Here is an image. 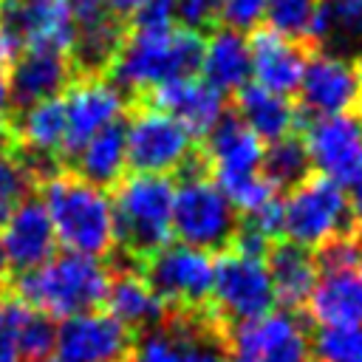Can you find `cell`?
I'll return each mask as SVG.
<instances>
[{"instance_id": "cell-5", "label": "cell", "mask_w": 362, "mask_h": 362, "mask_svg": "<svg viewBox=\"0 0 362 362\" xmlns=\"http://www.w3.org/2000/svg\"><path fill=\"white\" fill-rule=\"evenodd\" d=\"M238 223V209L215 187V181L204 175L201 158L192 156L181 170V181L175 184L173 235L184 246L201 252H223L229 249Z\"/></svg>"}, {"instance_id": "cell-38", "label": "cell", "mask_w": 362, "mask_h": 362, "mask_svg": "<svg viewBox=\"0 0 362 362\" xmlns=\"http://www.w3.org/2000/svg\"><path fill=\"white\" fill-rule=\"evenodd\" d=\"M243 223L252 226L257 235H263L269 243H274L283 235V201H277V198L266 201L263 206H257L255 212H249Z\"/></svg>"}, {"instance_id": "cell-1", "label": "cell", "mask_w": 362, "mask_h": 362, "mask_svg": "<svg viewBox=\"0 0 362 362\" xmlns=\"http://www.w3.org/2000/svg\"><path fill=\"white\" fill-rule=\"evenodd\" d=\"M204 34L184 25L127 28V37L110 62V82L124 93L147 96L156 88L201 71Z\"/></svg>"}, {"instance_id": "cell-25", "label": "cell", "mask_w": 362, "mask_h": 362, "mask_svg": "<svg viewBox=\"0 0 362 362\" xmlns=\"http://www.w3.org/2000/svg\"><path fill=\"white\" fill-rule=\"evenodd\" d=\"M235 116L260 141H269V144L291 136L303 124L300 107H294L288 96L272 93L260 85H243L235 93Z\"/></svg>"}, {"instance_id": "cell-26", "label": "cell", "mask_w": 362, "mask_h": 362, "mask_svg": "<svg viewBox=\"0 0 362 362\" xmlns=\"http://www.w3.org/2000/svg\"><path fill=\"white\" fill-rule=\"evenodd\" d=\"M201 74H204V82L212 85L218 93H238L243 85H249V76H252L249 40L240 31H232L226 25L215 28L204 40Z\"/></svg>"}, {"instance_id": "cell-6", "label": "cell", "mask_w": 362, "mask_h": 362, "mask_svg": "<svg viewBox=\"0 0 362 362\" xmlns=\"http://www.w3.org/2000/svg\"><path fill=\"white\" fill-rule=\"evenodd\" d=\"M173 195L175 184L167 175L133 173L116 184L113 223L116 243H122L136 257L167 246L173 235Z\"/></svg>"}, {"instance_id": "cell-15", "label": "cell", "mask_w": 362, "mask_h": 362, "mask_svg": "<svg viewBox=\"0 0 362 362\" xmlns=\"http://www.w3.org/2000/svg\"><path fill=\"white\" fill-rule=\"evenodd\" d=\"M232 354L249 362H311V339L291 311H269L229 334Z\"/></svg>"}, {"instance_id": "cell-10", "label": "cell", "mask_w": 362, "mask_h": 362, "mask_svg": "<svg viewBox=\"0 0 362 362\" xmlns=\"http://www.w3.org/2000/svg\"><path fill=\"white\" fill-rule=\"evenodd\" d=\"M127 167L147 175L181 173L195 156V139L153 105L136 107L124 124Z\"/></svg>"}, {"instance_id": "cell-11", "label": "cell", "mask_w": 362, "mask_h": 362, "mask_svg": "<svg viewBox=\"0 0 362 362\" xmlns=\"http://www.w3.org/2000/svg\"><path fill=\"white\" fill-rule=\"evenodd\" d=\"M303 147L311 167L320 175L342 184H354L362 175V116L337 113L317 116L303 124Z\"/></svg>"}, {"instance_id": "cell-36", "label": "cell", "mask_w": 362, "mask_h": 362, "mask_svg": "<svg viewBox=\"0 0 362 362\" xmlns=\"http://www.w3.org/2000/svg\"><path fill=\"white\" fill-rule=\"evenodd\" d=\"M266 6L269 0H223L221 20L232 31H252L266 20Z\"/></svg>"}, {"instance_id": "cell-7", "label": "cell", "mask_w": 362, "mask_h": 362, "mask_svg": "<svg viewBox=\"0 0 362 362\" xmlns=\"http://www.w3.org/2000/svg\"><path fill=\"white\" fill-rule=\"evenodd\" d=\"M209 300L212 305L206 314L223 334H229L235 325H243L269 314L274 305V291H272L266 260L223 249L212 266Z\"/></svg>"}, {"instance_id": "cell-20", "label": "cell", "mask_w": 362, "mask_h": 362, "mask_svg": "<svg viewBox=\"0 0 362 362\" xmlns=\"http://www.w3.org/2000/svg\"><path fill=\"white\" fill-rule=\"evenodd\" d=\"M76 71L65 51L54 48H23L14 57L11 74H8V90L11 105L28 107L45 99H57L68 85L74 82Z\"/></svg>"}, {"instance_id": "cell-44", "label": "cell", "mask_w": 362, "mask_h": 362, "mask_svg": "<svg viewBox=\"0 0 362 362\" xmlns=\"http://www.w3.org/2000/svg\"><path fill=\"white\" fill-rule=\"evenodd\" d=\"M25 362H57V359H51V356H40V359H25Z\"/></svg>"}, {"instance_id": "cell-45", "label": "cell", "mask_w": 362, "mask_h": 362, "mask_svg": "<svg viewBox=\"0 0 362 362\" xmlns=\"http://www.w3.org/2000/svg\"><path fill=\"white\" fill-rule=\"evenodd\" d=\"M229 362H249V359H243V356H238V354H232V359Z\"/></svg>"}, {"instance_id": "cell-19", "label": "cell", "mask_w": 362, "mask_h": 362, "mask_svg": "<svg viewBox=\"0 0 362 362\" xmlns=\"http://www.w3.org/2000/svg\"><path fill=\"white\" fill-rule=\"evenodd\" d=\"M0 246L6 266L17 274L31 272L57 255V235L40 198L14 204L0 226Z\"/></svg>"}, {"instance_id": "cell-12", "label": "cell", "mask_w": 362, "mask_h": 362, "mask_svg": "<svg viewBox=\"0 0 362 362\" xmlns=\"http://www.w3.org/2000/svg\"><path fill=\"white\" fill-rule=\"evenodd\" d=\"M226 334L195 314H181L167 328H153L139 345H133L124 362H226Z\"/></svg>"}, {"instance_id": "cell-29", "label": "cell", "mask_w": 362, "mask_h": 362, "mask_svg": "<svg viewBox=\"0 0 362 362\" xmlns=\"http://www.w3.org/2000/svg\"><path fill=\"white\" fill-rule=\"evenodd\" d=\"M11 136L20 141V147L31 158L62 156V144H65V105H62V96L20 107V116L11 122Z\"/></svg>"}, {"instance_id": "cell-28", "label": "cell", "mask_w": 362, "mask_h": 362, "mask_svg": "<svg viewBox=\"0 0 362 362\" xmlns=\"http://www.w3.org/2000/svg\"><path fill=\"white\" fill-rule=\"evenodd\" d=\"M105 303H107V314L116 317L130 331H153L164 322L167 314V305L139 272L113 274Z\"/></svg>"}, {"instance_id": "cell-27", "label": "cell", "mask_w": 362, "mask_h": 362, "mask_svg": "<svg viewBox=\"0 0 362 362\" xmlns=\"http://www.w3.org/2000/svg\"><path fill=\"white\" fill-rule=\"evenodd\" d=\"M266 269H269L274 303L286 308L305 305L320 277L314 252L297 243H274L266 255Z\"/></svg>"}, {"instance_id": "cell-8", "label": "cell", "mask_w": 362, "mask_h": 362, "mask_svg": "<svg viewBox=\"0 0 362 362\" xmlns=\"http://www.w3.org/2000/svg\"><path fill=\"white\" fill-rule=\"evenodd\" d=\"M351 226L354 215L345 189L320 173L288 189V198L283 201V235H288V243L303 249L317 252Z\"/></svg>"}, {"instance_id": "cell-13", "label": "cell", "mask_w": 362, "mask_h": 362, "mask_svg": "<svg viewBox=\"0 0 362 362\" xmlns=\"http://www.w3.org/2000/svg\"><path fill=\"white\" fill-rule=\"evenodd\" d=\"M57 362H124L133 351V331L107 311H85L57 325Z\"/></svg>"}, {"instance_id": "cell-31", "label": "cell", "mask_w": 362, "mask_h": 362, "mask_svg": "<svg viewBox=\"0 0 362 362\" xmlns=\"http://www.w3.org/2000/svg\"><path fill=\"white\" fill-rule=\"evenodd\" d=\"M305 42H339L342 48L362 42V0H320Z\"/></svg>"}, {"instance_id": "cell-2", "label": "cell", "mask_w": 362, "mask_h": 362, "mask_svg": "<svg viewBox=\"0 0 362 362\" xmlns=\"http://www.w3.org/2000/svg\"><path fill=\"white\" fill-rule=\"evenodd\" d=\"M40 201L48 212L57 243H62L65 252L96 260L113 252L116 223L107 189H99L74 173H51L42 181Z\"/></svg>"}, {"instance_id": "cell-21", "label": "cell", "mask_w": 362, "mask_h": 362, "mask_svg": "<svg viewBox=\"0 0 362 362\" xmlns=\"http://www.w3.org/2000/svg\"><path fill=\"white\" fill-rule=\"evenodd\" d=\"M249 57H252V74L257 79L255 85L280 96H291L300 88L303 68L308 59L305 42L283 37L272 28H255L249 40Z\"/></svg>"}, {"instance_id": "cell-32", "label": "cell", "mask_w": 362, "mask_h": 362, "mask_svg": "<svg viewBox=\"0 0 362 362\" xmlns=\"http://www.w3.org/2000/svg\"><path fill=\"white\" fill-rule=\"evenodd\" d=\"M260 173L269 178L274 189H294L300 181H305L311 175V161L303 147V139L291 133L280 141H272L263 150Z\"/></svg>"}, {"instance_id": "cell-18", "label": "cell", "mask_w": 362, "mask_h": 362, "mask_svg": "<svg viewBox=\"0 0 362 362\" xmlns=\"http://www.w3.org/2000/svg\"><path fill=\"white\" fill-rule=\"evenodd\" d=\"M300 110L311 119L348 113L359 102V79L351 59L317 51L305 59L300 79Z\"/></svg>"}, {"instance_id": "cell-3", "label": "cell", "mask_w": 362, "mask_h": 362, "mask_svg": "<svg viewBox=\"0 0 362 362\" xmlns=\"http://www.w3.org/2000/svg\"><path fill=\"white\" fill-rule=\"evenodd\" d=\"M110 272L102 260L76 252H59L42 266L17 274V300L45 314L48 320H68L85 311H96L105 303Z\"/></svg>"}, {"instance_id": "cell-43", "label": "cell", "mask_w": 362, "mask_h": 362, "mask_svg": "<svg viewBox=\"0 0 362 362\" xmlns=\"http://www.w3.org/2000/svg\"><path fill=\"white\" fill-rule=\"evenodd\" d=\"M6 272H8V266H6V255H3V246H0V280L6 277Z\"/></svg>"}, {"instance_id": "cell-30", "label": "cell", "mask_w": 362, "mask_h": 362, "mask_svg": "<svg viewBox=\"0 0 362 362\" xmlns=\"http://www.w3.org/2000/svg\"><path fill=\"white\" fill-rule=\"evenodd\" d=\"M127 150H124V124H110L88 139L74 156V175L82 181L107 189L124 178Z\"/></svg>"}, {"instance_id": "cell-42", "label": "cell", "mask_w": 362, "mask_h": 362, "mask_svg": "<svg viewBox=\"0 0 362 362\" xmlns=\"http://www.w3.org/2000/svg\"><path fill=\"white\" fill-rule=\"evenodd\" d=\"M354 68H356V79H359V107H362V54L356 57V62H354Z\"/></svg>"}, {"instance_id": "cell-17", "label": "cell", "mask_w": 362, "mask_h": 362, "mask_svg": "<svg viewBox=\"0 0 362 362\" xmlns=\"http://www.w3.org/2000/svg\"><path fill=\"white\" fill-rule=\"evenodd\" d=\"M0 28L23 48L71 51L74 14L71 0H0Z\"/></svg>"}, {"instance_id": "cell-39", "label": "cell", "mask_w": 362, "mask_h": 362, "mask_svg": "<svg viewBox=\"0 0 362 362\" xmlns=\"http://www.w3.org/2000/svg\"><path fill=\"white\" fill-rule=\"evenodd\" d=\"M11 136V90H8V74L0 65V147Z\"/></svg>"}, {"instance_id": "cell-23", "label": "cell", "mask_w": 362, "mask_h": 362, "mask_svg": "<svg viewBox=\"0 0 362 362\" xmlns=\"http://www.w3.org/2000/svg\"><path fill=\"white\" fill-rule=\"evenodd\" d=\"M305 305L320 328L362 325V266L322 272Z\"/></svg>"}, {"instance_id": "cell-41", "label": "cell", "mask_w": 362, "mask_h": 362, "mask_svg": "<svg viewBox=\"0 0 362 362\" xmlns=\"http://www.w3.org/2000/svg\"><path fill=\"white\" fill-rule=\"evenodd\" d=\"M348 204H351V215H354V223L362 229V175L351 184V198H348Z\"/></svg>"}, {"instance_id": "cell-22", "label": "cell", "mask_w": 362, "mask_h": 362, "mask_svg": "<svg viewBox=\"0 0 362 362\" xmlns=\"http://www.w3.org/2000/svg\"><path fill=\"white\" fill-rule=\"evenodd\" d=\"M150 105L175 119L192 139L206 136L223 119V93L195 76L173 79L153 93H147Z\"/></svg>"}, {"instance_id": "cell-46", "label": "cell", "mask_w": 362, "mask_h": 362, "mask_svg": "<svg viewBox=\"0 0 362 362\" xmlns=\"http://www.w3.org/2000/svg\"><path fill=\"white\" fill-rule=\"evenodd\" d=\"M0 328H3V300H0Z\"/></svg>"}, {"instance_id": "cell-9", "label": "cell", "mask_w": 362, "mask_h": 362, "mask_svg": "<svg viewBox=\"0 0 362 362\" xmlns=\"http://www.w3.org/2000/svg\"><path fill=\"white\" fill-rule=\"evenodd\" d=\"M212 266L215 260L209 252L184 243H167L141 257L139 274L150 283L164 305H173L181 314H198L212 291Z\"/></svg>"}, {"instance_id": "cell-24", "label": "cell", "mask_w": 362, "mask_h": 362, "mask_svg": "<svg viewBox=\"0 0 362 362\" xmlns=\"http://www.w3.org/2000/svg\"><path fill=\"white\" fill-rule=\"evenodd\" d=\"M57 325L25 305L23 300L3 303V328H0V362L40 359L54 351Z\"/></svg>"}, {"instance_id": "cell-34", "label": "cell", "mask_w": 362, "mask_h": 362, "mask_svg": "<svg viewBox=\"0 0 362 362\" xmlns=\"http://www.w3.org/2000/svg\"><path fill=\"white\" fill-rule=\"evenodd\" d=\"M320 0H269L266 6V28L291 37V40H305L308 23L317 11Z\"/></svg>"}, {"instance_id": "cell-35", "label": "cell", "mask_w": 362, "mask_h": 362, "mask_svg": "<svg viewBox=\"0 0 362 362\" xmlns=\"http://www.w3.org/2000/svg\"><path fill=\"white\" fill-rule=\"evenodd\" d=\"M34 184V170L25 158L11 153L8 147H0V206L8 212L14 204L28 198V189Z\"/></svg>"}, {"instance_id": "cell-40", "label": "cell", "mask_w": 362, "mask_h": 362, "mask_svg": "<svg viewBox=\"0 0 362 362\" xmlns=\"http://www.w3.org/2000/svg\"><path fill=\"white\" fill-rule=\"evenodd\" d=\"M144 3H147V0H105L107 11H110L113 17H119L122 23H124V20H133V17L141 11Z\"/></svg>"}, {"instance_id": "cell-16", "label": "cell", "mask_w": 362, "mask_h": 362, "mask_svg": "<svg viewBox=\"0 0 362 362\" xmlns=\"http://www.w3.org/2000/svg\"><path fill=\"white\" fill-rule=\"evenodd\" d=\"M71 14L74 42L68 57L76 76H102L127 37V23L113 17L105 0H71Z\"/></svg>"}, {"instance_id": "cell-37", "label": "cell", "mask_w": 362, "mask_h": 362, "mask_svg": "<svg viewBox=\"0 0 362 362\" xmlns=\"http://www.w3.org/2000/svg\"><path fill=\"white\" fill-rule=\"evenodd\" d=\"M223 0H175V17L184 28L189 31H204L212 28L221 20Z\"/></svg>"}, {"instance_id": "cell-33", "label": "cell", "mask_w": 362, "mask_h": 362, "mask_svg": "<svg viewBox=\"0 0 362 362\" xmlns=\"http://www.w3.org/2000/svg\"><path fill=\"white\" fill-rule=\"evenodd\" d=\"M311 356H317V362H362V325L317 328Z\"/></svg>"}, {"instance_id": "cell-4", "label": "cell", "mask_w": 362, "mask_h": 362, "mask_svg": "<svg viewBox=\"0 0 362 362\" xmlns=\"http://www.w3.org/2000/svg\"><path fill=\"white\" fill-rule=\"evenodd\" d=\"M204 164L212 170L215 187L240 212H255L266 201L277 198V189L260 173L263 141L238 119L226 116L204 136Z\"/></svg>"}, {"instance_id": "cell-14", "label": "cell", "mask_w": 362, "mask_h": 362, "mask_svg": "<svg viewBox=\"0 0 362 362\" xmlns=\"http://www.w3.org/2000/svg\"><path fill=\"white\" fill-rule=\"evenodd\" d=\"M65 105V144L62 156H76L79 147L99 130L119 124L127 102L124 93L102 76H79L68 85Z\"/></svg>"}]
</instances>
